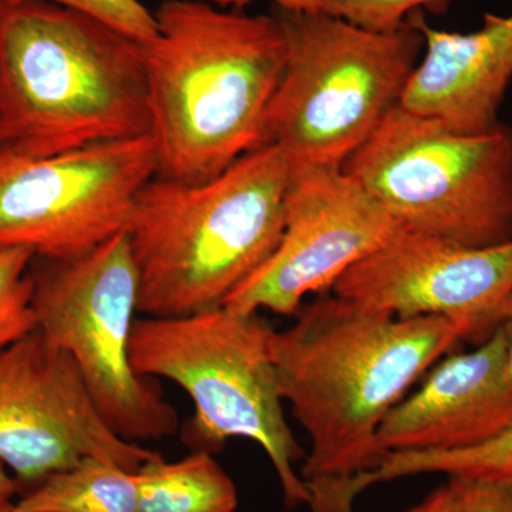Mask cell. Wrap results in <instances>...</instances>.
<instances>
[{"label":"cell","instance_id":"5","mask_svg":"<svg viewBox=\"0 0 512 512\" xmlns=\"http://www.w3.org/2000/svg\"><path fill=\"white\" fill-rule=\"evenodd\" d=\"M274 15L286 62L266 110L264 146L284 153L291 174L342 170L400 103L424 37L409 19L396 32L376 33L322 12Z\"/></svg>","mask_w":512,"mask_h":512},{"label":"cell","instance_id":"6","mask_svg":"<svg viewBox=\"0 0 512 512\" xmlns=\"http://www.w3.org/2000/svg\"><path fill=\"white\" fill-rule=\"evenodd\" d=\"M266 323L258 313L229 309L136 319L130 360L138 375L165 377L183 387L194 403L184 430L192 451L215 453L242 437L264 448L275 467L288 507L311 503L305 481L295 473L305 458L285 419L281 389Z\"/></svg>","mask_w":512,"mask_h":512},{"label":"cell","instance_id":"11","mask_svg":"<svg viewBox=\"0 0 512 512\" xmlns=\"http://www.w3.org/2000/svg\"><path fill=\"white\" fill-rule=\"evenodd\" d=\"M404 231L373 195L343 170L291 174L278 248L222 306L296 315L308 293L332 291L350 268Z\"/></svg>","mask_w":512,"mask_h":512},{"label":"cell","instance_id":"12","mask_svg":"<svg viewBox=\"0 0 512 512\" xmlns=\"http://www.w3.org/2000/svg\"><path fill=\"white\" fill-rule=\"evenodd\" d=\"M332 292L400 318H446L463 342L478 346L500 328L512 296V241L467 248L402 231L340 276Z\"/></svg>","mask_w":512,"mask_h":512},{"label":"cell","instance_id":"15","mask_svg":"<svg viewBox=\"0 0 512 512\" xmlns=\"http://www.w3.org/2000/svg\"><path fill=\"white\" fill-rule=\"evenodd\" d=\"M137 512H235L234 481L208 451H192L183 460L163 457L136 471Z\"/></svg>","mask_w":512,"mask_h":512},{"label":"cell","instance_id":"16","mask_svg":"<svg viewBox=\"0 0 512 512\" xmlns=\"http://www.w3.org/2000/svg\"><path fill=\"white\" fill-rule=\"evenodd\" d=\"M136 473L87 457L52 474L16 504L19 512H137Z\"/></svg>","mask_w":512,"mask_h":512},{"label":"cell","instance_id":"7","mask_svg":"<svg viewBox=\"0 0 512 512\" xmlns=\"http://www.w3.org/2000/svg\"><path fill=\"white\" fill-rule=\"evenodd\" d=\"M342 170L404 231L467 248L512 241V128L464 136L397 104Z\"/></svg>","mask_w":512,"mask_h":512},{"label":"cell","instance_id":"13","mask_svg":"<svg viewBox=\"0 0 512 512\" xmlns=\"http://www.w3.org/2000/svg\"><path fill=\"white\" fill-rule=\"evenodd\" d=\"M512 423V387L505 372L503 330L476 350L441 360L409 399L387 413L376 434L390 453L466 450L487 443Z\"/></svg>","mask_w":512,"mask_h":512},{"label":"cell","instance_id":"21","mask_svg":"<svg viewBox=\"0 0 512 512\" xmlns=\"http://www.w3.org/2000/svg\"><path fill=\"white\" fill-rule=\"evenodd\" d=\"M8 5L20 3H49L76 10L106 23L124 36L147 43L157 35V20L140 0H0Z\"/></svg>","mask_w":512,"mask_h":512},{"label":"cell","instance_id":"25","mask_svg":"<svg viewBox=\"0 0 512 512\" xmlns=\"http://www.w3.org/2000/svg\"><path fill=\"white\" fill-rule=\"evenodd\" d=\"M0 512H19L18 508H16V504L6 503L0 505Z\"/></svg>","mask_w":512,"mask_h":512},{"label":"cell","instance_id":"8","mask_svg":"<svg viewBox=\"0 0 512 512\" xmlns=\"http://www.w3.org/2000/svg\"><path fill=\"white\" fill-rule=\"evenodd\" d=\"M29 275L36 329L73 357L110 429L131 443L177 433L174 407L131 365L138 274L127 232L79 258L35 256Z\"/></svg>","mask_w":512,"mask_h":512},{"label":"cell","instance_id":"4","mask_svg":"<svg viewBox=\"0 0 512 512\" xmlns=\"http://www.w3.org/2000/svg\"><path fill=\"white\" fill-rule=\"evenodd\" d=\"M0 126L30 157L147 136L141 43L76 10L0 2Z\"/></svg>","mask_w":512,"mask_h":512},{"label":"cell","instance_id":"2","mask_svg":"<svg viewBox=\"0 0 512 512\" xmlns=\"http://www.w3.org/2000/svg\"><path fill=\"white\" fill-rule=\"evenodd\" d=\"M141 43L157 177L197 184L264 146L266 110L284 74L281 23L202 0H164Z\"/></svg>","mask_w":512,"mask_h":512},{"label":"cell","instance_id":"20","mask_svg":"<svg viewBox=\"0 0 512 512\" xmlns=\"http://www.w3.org/2000/svg\"><path fill=\"white\" fill-rule=\"evenodd\" d=\"M448 0H322L320 12L376 33L396 32L423 8L444 9Z\"/></svg>","mask_w":512,"mask_h":512},{"label":"cell","instance_id":"18","mask_svg":"<svg viewBox=\"0 0 512 512\" xmlns=\"http://www.w3.org/2000/svg\"><path fill=\"white\" fill-rule=\"evenodd\" d=\"M406 512H512V473L448 476L446 484Z\"/></svg>","mask_w":512,"mask_h":512},{"label":"cell","instance_id":"17","mask_svg":"<svg viewBox=\"0 0 512 512\" xmlns=\"http://www.w3.org/2000/svg\"><path fill=\"white\" fill-rule=\"evenodd\" d=\"M426 473L447 476L512 473V423L494 439L466 450L387 454L375 470L363 474L360 484L369 488L384 481Z\"/></svg>","mask_w":512,"mask_h":512},{"label":"cell","instance_id":"14","mask_svg":"<svg viewBox=\"0 0 512 512\" xmlns=\"http://www.w3.org/2000/svg\"><path fill=\"white\" fill-rule=\"evenodd\" d=\"M407 19L423 35L424 50L399 106L464 136L500 127L512 82V13H485L483 26L468 33L433 28L423 10Z\"/></svg>","mask_w":512,"mask_h":512},{"label":"cell","instance_id":"1","mask_svg":"<svg viewBox=\"0 0 512 512\" xmlns=\"http://www.w3.org/2000/svg\"><path fill=\"white\" fill-rule=\"evenodd\" d=\"M289 328L271 330L269 353L282 399L311 437L305 484L369 473L383 460L376 434L387 413L429 367L461 342L440 316L400 318L340 296H323Z\"/></svg>","mask_w":512,"mask_h":512},{"label":"cell","instance_id":"3","mask_svg":"<svg viewBox=\"0 0 512 512\" xmlns=\"http://www.w3.org/2000/svg\"><path fill=\"white\" fill-rule=\"evenodd\" d=\"M289 183L288 160L272 144L204 183L148 181L126 231L138 312L180 318L221 308L278 248Z\"/></svg>","mask_w":512,"mask_h":512},{"label":"cell","instance_id":"19","mask_svg":"<svg viewBox=\"0 0 512 512\" xmlns=\"http://www.w3.org/2000/svg\"><path fill=\"white\" fill-rule=\"evenodd\" d=\"M28 249L0 251V352L36 330Z\"/></svg>","mask_w":512,"mask_h":512},{"label":"cell","instance_id":"24","mask_svg":"<svg viewBox=\"0 0 512 512\" xmlns=\"http://www.w3.org/2000/svg\"><path fill=\"white\" fill-rule=\"evenodd\" d=\"M6 468L8 467L0 461V505L10 503L19 488L18 481L9 476Z\"/></svg>","mask_w":512,"mask_h":512},{"label":"cell","instance_id":"10","mask_svg":"<svg viewBox=\"0 0 512 512\" xmlns=\"http://www.w3.org/2000/svg\"><path fill=\"white\" fill-rule=\"evenodd\" d=\"M87 457L136 473L161 454L117 436L73 357L33 330L0 352V461L37 485Z\"/></svg>","mask_w":512,"mask_h":512},{"label":"cell","instance_id":"22","mask_svg":"<svg viewBox=\"0 0 512 512\" xmlns=\"http://www.w3.org/2000/svg\"><path fill=\"white\" fill-rule=\"evenodd\" d=\"M202 2L211 3L218 8L242 10L261 0H202ZM266 2H272L276 9L286 10V12L318 13L322 0H266Z\"/></svg>","mask_w":512,"mask_h":512},{"label":"cell","instance_id":"23","mask_svg":"<svg viewBox=\"0 0 512 512\" xmlns=\"http://www.w3.org/2000/svg\"><path fill=\"white\" fill-rule=\"evenodd\" d=\"M500 329L503 330L505 340V372L512 387V296L505 305Z\"/></svg>","mask_w":512,"mask_h":512},{"label":"cell","instance_id":"9","mask_svg":"<svg viewBox=\"0 0 512 512\" xmlns=\"http://www.w3.org/2000/svg\"><path fill=\"white\" fill-rule=\"evenodd\" d=\"M157 175L150 134L50 157L0 147V251L73 259L127 231L137 195Z\"/></svg>","mask_w":512,"mask_h":512},{"label":"cell","instance_id":"26","mask_svg":"<svg viewBox=\"0 0 512 512\" xmlns=\"http://www.w3.org/2000/svg\"><path fill=\"white\" fill-rule=\"evenodd\" d=\"M8 144V137H6L5 130H3L2 126H0V147Z\"/></svg>","mask_w":512,"mask_h":512}]
</instances>
